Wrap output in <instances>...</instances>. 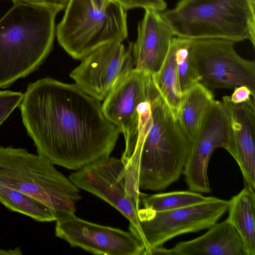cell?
<instances>
[{"label":"cell","instance_id":"603a6c76","mask_svg":"<svg viewBox=\"0 0 255 255\" xmlns=\"http://www.w3.org/2000/svg\"><path fill=\"white\" fill-rule=\"evenodd\" d=\"M23 96L24 94L20 92L0 91V126L19 106Z\"/></svg>","mask_w":255,"mask_h":255},{"label":"cell","instance_id":"30bf717a","mask_svg":"<svg viewBox=\"0 0 255 255\" xmlns=\"http://www.w3.org/2000/svg\"><path fill=\"white\" fill-rule=\"evenodd\" d=\"M56 237L95 255H145L143 242L131 232L95 224L77 217L75 213L58 217Z\"/></svg>","mask_w":255,"mask_h":255},{"label":"cell","instance_id":"4fadbf2b","mask_svg":"<svg viewBox=\"0 0 255 255\" xmlns=\"http://www.w3.org/2000/svg\"><path fill=\"white\" fill-rule=\"evenodd\" d=\"M151 79L150 73L133 68L117 83L101 105L105 117L123 134L125 144L136 134L138 109L146 97Z\"/></svg>","mask_w":255,"mask_h":255},{"label":"cell","instance_id":"7402d4cb","mask_svg":"<svg viewBox=\"0 0 255 255\" xmlns=\"http://www.w3.org/2000/svg\"><path fill=\"white\" fill-rule=\"evenodd\" d=\"M175 60L180 91L182 95L200 82V79L192 63L189 50L191 39L174 36Z\"/></svg>","mask_w":255,"mask_h":255},{"label":"cell","instance_id":"8992f818","mask_svg":"<svg viewBox=\"0 0 255 255\" xmlns=\"http://www.w3.org/2000/svg\"><path fill=\"white\" fill-rule=\"evenodd\" d=\"M56 28L59 44L72 58L81 59L96 49L128 37L126 10L111 0L102 7L91 0H69Z\"/></svg>","mask_w":255,"mask_h":255},{"label":"cell","instance_id":"3957f363","mask_svg":"<svg viewBox=\"0 0 255 255\" xmlns=\"http://www.w3.org/2000/svg\"><path fill=\"white\" fill-rule=\"evenodd\" d=\"M64 8L15 2L0 19V88L36 70L50 53Z\"/></svg>","mask_w":255,"mask_h":255},{"label":"cell","instance_id":"9c48e42d","mask_svg":"<svg viewBox=\"0 0 255 255\" xmlns=\"http://www.w3.org/2000/svg\"><path fill=\"white\" fill-rule=\"evenodd\" d=\"M228 207V201L210 196L200 203L161 212L139 208L137 217L150 255L152 248L177 236L209 229Z\"/></svg>","mask_w":255,"mask_h":255},{"label":"cell","instance_id":"44dd1931","mask_svg":"<svg viewBox=\"0 0 255 255\" xmlns=\"http://www.w3.org/2000/svg\"><path fill=\"white\" fill-rule=\"evenodd\" d=\"M205 197L194 191H177L155 194L140 192L142 207L154 211L161 212L181 208L205 201Z\"/></svg>","mask_w":255,"mask_h":255},{"label":"cell","instance_id":"d6986e66","mask_svg":"<svg viewBox=\"0 0 255 255\" xmlns=\"http://www.w3.org/2000/svg\"><path fill=\"white\" fill-rule=\"evenodd\" d=\"M0 203L9 210L40 222L56 221L54 212L40 201L0 181Z\"/></svg>","mask_w":255,"mask_h":255},{"label":"cell","instance_id":"f1b7e54d","mask_svg":"<svg viewBox=\"0 0 255 255\" xmlns=\"http://www.w3.org/2000/svg\"><path fill=\"white\" fill-rule=\"evenodd\" d=\"M248 1L252 10L255 13V0H248Z\"/></svg>","mask_w":255,"mask_h":255},{"label":"cell","instance_id":"484cf974","mask_svg":"<svg viewBox=\"0 0 255 255\" xmlns=\"http://www.w3.org/2000/svg\"><path fill=\"white\" fill-rule=\"evenodd\" d=\"M69 0H12L13 2H21L38 5L58 6L65 8Z\"/></svg>","mask_w":255,"mask_h":255},{"label":"cell","instance_id":"ba28073f","mask_svg":"<svg viewBox=\"0 0 255 255\" xmlns=\"http://www.w3.org/2000/svg\"><path fill=\"white\" fill-rule=\"evenodd\" d=\"M69 179L79 189L101 198L119 211L129 221V230L150 252L137 217L140 202L130 194L121 159L109 156L100 158L71 173Z\"/></svg>","mask_w":255,"mask_h":255},{"label":"cell","instance_id":"83f0119b","mask_svg":"<svg viewBox=\"0 0 255 255\" xmlns=\"http://www.w3.org/2000/svg\"><path fill=\"white\" fill-rule=\"evenodd\" d=\"M93 4L98 7H102L106 5L111 0H91Z\"/></svg>","mask_w":255,"mask_h":255},{"label":"cell","instance_id":"52a82bcc","mask_svg":"<svg viewBox=\"0 0 255 255\" xmlns=\"http://www.w3.org/2000/svg\"><path fill=\"white\" fill-rule=\"evenodd\" d=\"M236 43L223 39L192 40L189 55L200 82L211 90L246 86L255 92V63L237 53Z\"/></svg>","mask_w":255,"mask_h":255},{"label":"cell","instance_id":"5bb4252c","mask_svg":"<svg viewBox=\"0 0 255 255\" xmlns=\"http://www.w3.org/2000/svg\"><path fill=\"white\" fill-rule=\"evenodd\" d=\"M228 126L227 150L237 162L245 184L255 188V99L235 104L222 97Z\"/></svg>","mask_w":255,"mask_h":255},{"label":"cell","instance_id":"e0dca14e","mask_svg":"<svg viewBox=\"0 0 255 255\" xmlns=\"http://www.w3.org/2000/svg\"><path fill=\"white\" fill-rule=\"evenodd\" d=\"M216 101L212 90L201 82L182 95L176 119L192 144Z\"/></svg>","mask_w":255,"mask_h":255},{"label":"cell","instance_id":"277c9868","mask_svg":"<svg viewBox=\"0 0 255 255\" xmlns=\"http://www.w3.org/2000/svg\"><path fill=\"white\" fill-rule=\"evenodd\" d=\"M160 15L176 37L248 39L255 46V13L248 0H180Z\"/></svg>","mask_w":255,"mask_h":255},{"label":"cell","instance_id":"cb8c5ba5","mask_svg":"<svg viewBox=\"0 0 255 255\" xmlns=\"http://www.w3.org/2000/svg\"><path fill=\"white\" fill-rule=\"evenodd\" d=\"M124 8L128 9L142 8L144 9L151 8L161 12L165 10L167 3L164 0H115Z\"/></svg>","mask_w":255,"mask_h":255},{"label":"cell","instance_id":"7a4b0ae2","mask_svg":"<svg viewBox=\"0 0 255 255\" xmlns=\"http://www.w3.org/2000/svg\"><path fill=\"white\" fill-rule=\"evenodd\" d=\"M137 130L121 158L129 189H165L183 174L192 142L156 88L153 79L138 109Z\"/></svg>","mask_w":255,"mask_h":255},{"label":"cell","instance_id":"2e32d148","mask_svg":"<svg viewBox=\"0 0 255 255\" xmlns=\"http://www.w3.org/2000/svg\"><path fill=\"white\" fill-rule=\"evenodd\" d=\"M208 229L197 238L178 243L170 249L171 255H249L242 237L227 219Z\"/></svg>","mask_w":255,"mask_h":255},{"label":"cell","instance_id":"6da1fadb","mask_svg":"<svg viewBox=\"0 0 255 255\" xmlns=\"http://www.w3.org/2000/svg\"><path fill=\"white\" fill-rule=\"evenodd\" d=\"M19 106L37 154L68 169L109 156L121 133L100 101L75 84L39 79L28 85Z\"/></svg>","mask_w":255,"mask_h":255},{"label":"cell","instance_id":"9a60e30c","mask_svg":"<svg viewBox=\"0 0 255 255\" xmlns=\"http://www.w3.org/2000/svg\"><path fill=\"white\" fill-rule=\"evenodd\" d=\"M174 37L156 10L147 8L138 22L137 36L131 43L134 68L153 75L161 67Z\"/></svg>","mask_w":255,"mask_h":255},{"label":"cell","instance_id":"ac0fdd59","mask_svg":"<svg viewBox=\"0 0 255 255\" xmlns=\"http://www.w3.org/2000/svg\"><path fill=\"white\" fill-rule=\"evenodd\" d=\"M227 220L243 240L249 255H255V189L245 183L244 188L228 201Z\"/></svg>","mask_w":255,"mask_h":255},{"label":"cell","instance_id":"ffe728a7","mask_svg":"<svg viewBox=\"0 0 255 255\" xmlns=\"http://www.w3.org/2000/svg\"><path fill=\"white\" fill-rule=\"evenodd\" d=\"M173 38L161 67L152 77L156 88L176 119L182 94L179 87Z\"/></svg>","mask_w":255,"mask_h":255},{"label":"cell","instance_id":"4316f807","mask_svg":"<svg viewBox=\"0 0 255 255\" xmlns=\"http://www.w3.org/2000/svg\"><path fill=\"white\" fill-rule=\"evenodd\" d=\"M21 248L18 247L14 249L3 250L0 249V255H21Z\"/></svg>","mask_w":255,"mask_h":255},{"label":"cell","instance_id":"d4e9b609","mask_svg":"<svg viewBox=\"0 0 255 255\" xmlns=\"http://www.w3.org/2000/svg\"><path fill=\"white\" fill-rule=\"evenodd\" d=\"M255 99V92L246 86H241L234 88L230 96L231 101L235 104L245 103Z\"/></svg>","mask_w":255,"mask_h":255},{"label":"cell","instance_id":"8fae6325","mask_svg":"<svg viewBox=\"0 0 255 255\" xmlns=\"http://www.w3.org/2000/svg\"><path fill=\"white\" fill-rule=\"evenodd\" d=\"M81 60L70 76L82 91L99 101L134 68L131 43L126 47L121 42L102 46Z\"/></svg>","mask_w":255,"mask_h":255},{"label":"cell","instance_id":"5b68a950","mask_svg":"<svg viewBox=\"0 0 255 255\" xmlns=\"http://www.w3.org/2000/svg\"><path fill=\"white\" fill-rule=\"evenodd\" d=\"M0 181L40 201L57 219L75 213L82 198L80 189L53 164L23 148L0 145Z\"/></svg>","mask_w":255,"mask_h":255},{"label":"cell","instance_id":"7c38bea8","mask_svg":"<svg viewBox=\"0 0 255 255\" xmlns=\"http://www.w3.org/2000/svg\"><path fill=\"white\" fill-rule=\"evenodd\" d=\"M228 144L226 116L221 101L216 102L207 116L196 138L183 174L189 189L201 193L211 192L207 169L210 157L218 148Z\"/></svg>","mask_w":255,"mask_h":255}]
</instances>
